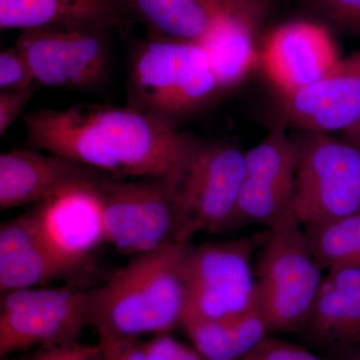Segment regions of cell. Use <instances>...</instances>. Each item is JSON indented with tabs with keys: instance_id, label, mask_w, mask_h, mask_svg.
<instances>
[{
	"instance_id": "27",
	"label": "cell",
	"mask_w": 360,
	"mask_h": 360,
	"mask_svg": "<svg viewBox=\"0 0 360 360\" xmlns=\"http://www.w3.org/2000/svg\"><path fill=\"white\" fill-rule=\"evenodd\" d=\"M25 360H103L99 343L85 345L77 340L39 347Z\"/></svg>"
},
{
	"instance_id": "29",
	"label": "cell",
	"mask_w": 360,
	"mask_h": 360,
	"mask_svg": "<svg viewBox=\"0 0 360 360\" xmlns=\"http://www.w3.org/2000/svg\"><path fill=\"white\" fill-rule=\"evenodd\" d=\"M103 360H148L139 338L98 341Z\"/></svg>"
},
{
	"instance_id": "4",
	"label": "cell",
	"mask_w": 360,
	"mask_h": 360,
	"mask_svg": "<svg viewBox=\"0 0 360 360\" xmlns=\"http://www.w3.org/2000/svg\"><path fill=\"white\" fill-rule=\"evenodd\" d=\"M259 248L257 302L269 333L302 330L324 276L302 225L265 231Z\"/></svg>"
},
{
	"instance_id": "26",
	"label": "cell",
	"mask_w": 360,
	"mask_h": 360,
	"mask_svg": "<svg viewBox=\"0 0 360 360\" xmlns=\"http://www.w3.org/2000/svg\"><path fill=\"white\" fill-rule=\"evenodd\" d=\"M148 360H206L195 347H189L168 333L155 335L142 342Z\"/></svg>"
},
{
	"instance_id": "20",
	"label": "cell",
	"mask_w": 360,
	"mask_h": 360,
	"mask_svg": "<svg viewBox=\"0 0 360 360\" xmlns=\"http://www.w3.org/2000/svg\"><path fill=\"white\" fill-rule=\"evenodd\" d=\"M255 21L239 14H219L210 32L198 42L220 89L236 86L262 61L253 37Z\"/></svg>"
},
{
	"instance_id": "21",
	"label": "cell",
	"mask_w": 360,
	"mask_h": 360,
	"mask_svg": "<svg viewBox=\"0 0 360 360\" xmlns=\"http://www.w3.org/2000/svg\"><path fill=\"white\" fill-rule=\"evenodd\" d=\"M153 39L200 42L217 20V11L200 0H120Z\"/></svg>"
},
{
	"instance_id": "8",
	"label": "cell",
	"mask_w": 360,
	"mask_h": 360,
	"mask_svg": "<svg viewBox=\"0 0 360 360\" xmlns=\"http://www.w3.org/2000/svg\"><path fill=\"white\" fill-rule=\"evenodd\" d=\"M264 234L189 245L184 321L217 319L238 314L255 304L257 283L252 257Z\"/></svg>"
},
{
	"instance_id": "32",
	"label": "cell",
	"mask_w": 360,
	"mask_h": 360,
	"mask_svg": "<svg viewBox=\"0 0 360 360\" xmlns=\"http://www.w3.org/2000/svg\"><path fill=\"white\" fill-rule=\"evenodd\" d=\"M343 360H360V349L357 350L354 354L349 355V356H347V359Z\"/></svg>"
},
{
	"instance_id": "16",
	"label": "cell",
	"mask_w": 360,
	"mask_h": 360,
	"mask_svg": "<svg viewBox=\"0 0 360 360\" xmlns=\"http://www.w3.org/2000/svg\"><path fill=\"white\" fill-rule=\"evenodd\" d=\"M309 342L343 360L360 349V267L324 272L307 323Z\"/></svg>"
},
{
	"instance_id": "24",
	"label": "cell",
	"mask_w": 360,
	"mask_h": 360,
	"mask_svg": "<svg viewBox=\"0 0 360 360\" xmlns=\"http://www.w3.org/2000/svg\"><path fill=\"white\" fill-rule=\"evenodd\" d=\"M309 4L348 34L360 37V0H309Z\"/></svg>"
},
{
	"instance_id": "25",
	"label": "cell",
	"mask_w": 360,
	"mask_h": 360,
	"mask_svg": "<svg viewBox=\"0 0 360 360\" xmlns=\"http://www.w3.org/2000/svg\"><path fill=\"white\" fill-rule=\"evenodd\" d=\"M239 360H323L307 348L274 338H266Z\"/></svg>"
},
{
	"instance_id": "3",
	"label": "cell",
	"mask_w": 360,
	"mask_h": 360,
	"mask_svg": "<svg viewBox=\"0 0 360 360\" xmlns=\"http://www.w3.org/2000/svg\"><path fill=\"white\" fill-rule=\"evenodd\" d=\"M129 89V105L172 122L221 90L200 44L153 37L135 51Z\"/></svg>"
},
{
	"instance_id": "10",
	"label": "cell",
	"mask_w": 360,
	"mask_h": 360,
	"mask_svg": "<svg viewBox=\"0 0 360 360\" xmlns=\"http://www.w3.org/2000/svg\"><path fill=\"white\" fill-rule=\"evenodd\" d=\"M89 326L87 290L23 288L2 293L0 356L77 340Z\"/></svg>"
},
{
	"instance_id": "1",
	"label": "cell",
	"mask_w": 360,
	"mask_h": 360,
	"mask_svg": "<svg viewBox=\"0 0 360 360\" xmlns=\"http://www.w3.org/2000/svg\"><path fill=\"white\" fill-rule=\"evenodd\" d=\"M33 146L99 170L135 179L170 176L193 139L165 120L129 105L80 103L25 115Z\"/></svg>"
},
{
	"instance_id": "5",
	"label": "cell",
	"mask_w": 360,
	"mask_h": 360,
	"mask_svg": "<svg viewBox=\"0 0 360 360\" xmlns=\"http://www.w3.org/2000/svg\"><path fill=\"white\" fill-rule=\"evenodd\" d=\"M106 240L125 255H139L189 245L198 233L184 217L167 177L98 184Z\"/></svg>"
},
{
	"instance_id": "23",
	"label": "cell",
	"mask_w": 360,
	"mask_h": 360,
	"mask_svg": "<svg viewBox=\"0 0 360 360\" xmlns=\"http://www.w3.org/2000/svg\"><path fill=\"white\" fill-rule=\"evenodd\" d=\"M35 82L27 59L18 46L0 53V87L2 91L26 89Z\"/></svg>"
},
{
	"instance_id": "9",
	"label": "cell",
	"mask_w": 360,
	"mask_h": 360,
	"mask_svg": "<svg viewBox=\"0 0 360 360\" xmlns=\"http://www.w3.org/2000/svg\"><path fill=\"white\" fill-rule=\"evenodd\" d=\"M297 149L283 127H276L258 146L246 151L245 177L233 212L220 233L248 225L276 231L298 221L295 212Z\"/></svg>"
},
{
	"instance_id": "22",
	"label": "cell",
	"mask_w": 360,
	"mask_h": 360,
	"mask_svg": "<svg viewBox=\"0 0 360 360\" xmlns=\"http://www.w3.org/2000/svg\"><path fill=\"white\" fill-rule=\"evenodd\" d=\"M302 227L324 272L360 267V214Z\"/></svg>"
},
{
	"instance_id": "28",
	"label": "cell",
	"mask_w": 360,
	"mask_h": 360,
	"mask_svg": "<svg viewBox=\"0 0 360 360\" xmlns=\"http://www.w3.org/2000/svg\"><path fill=\"white\" fill-rule=\"evenodd\" d=\"M37 86L30 85L26 89L6 90L0 94V135L6 134L26 104L32 98Z\"/></svg>"
},
{
	"instance_id": "14",
	"label": "cell",
	"mask_w": 360,
	"mask_h": 360,
	"mask_svg": "<svg viewBox=\"0 0 360 360\" xmlns=\"http://www.w3.org/2000/svg\"><path fill=\"white\" fill-rule=\"evenodd\" d=\"M285 118L310 134L343 131L360 120V51L315 84L285 96Z\"/></svg>"
},
{
	"instance_id": "6",
	"label": "cell",
	"mask_w": 360,
	"mask_h": 360,
	"mask_svg": "<svg viewBox=\"0 0 360 360\" xmlns=\"http://www.w3.org/2000/svg\"><path fill=\"white\" fill-rule=\"evenodd\" d=\"M297 149L295 212L300 224L360 214V146L328 134H311Z\"/></svg>"
},
{
	"instance_id": "31",
	"label": "cell",
	"mask_w": 360,
	"mask_h": 360,
	"mask_svg": "<svg viewBox=\"0 0 360 360\" xmlns=\"http://www.w3.org/2000/svg\"><path fill=\"white\" fill-rule=\"evenodd\" d=\"M345 139L352 143L356 144L360 146V120L355 123L354 127H350L345 132Z\"/></svg>"
},
{
	"instance_id": "12",
	"label": "cell",
	"mask_w": 360,
	"mask_h": 360,
	"mask_svg": "<svg viewBox=\"0 0 360 360\" xmlns=\"http://www.w3.org/2000/svg\"><path fill=\"white\" fill-rule=\"evenodd\" d=\"M260 54L267 77L284 96L319 82L340 60L328 30L309 21L279 26Z\"/></svg>"
},
{
	"instance_id": "11",
	"label": "cell",
	"mask_w": 360,
	"mask_h": 360,
	"mask_svg": "<svg viewBox=\"0 0 360 360\" xmlns=\"http://www.w3.org/2000/svg\"><path fill=\"white\" fill-rule=\"evenodd\" d=\"M103 28L54 25L21 32L16 46L35 82L60 89H86L105 75L108 45Z\"/></svg>"
},
{
	"instance_id": "17",
	"label": "cell",
	"mask_w": 360,
	"mask_h": 360,
	"mask_svg": "<svg viewBox=\"0 0 360 360\" xmlns=\"http://www.w3.org/2000/svg\"><path fill=\"white\" fill-rule=\"evenodd\" d=\"M34 212L47 240L78 264L108 243L98 184L68 189L37 205Z\"/></svg>"
},
{
	"instance_id": "30",
	"label": "cell",
	"mask_w": 360,
	"mask_h": 360,
	"mask_svg": "<svg viewBox=\"0 0 360 360\" xmlns=\"http://www.w3.org/2000/svg\"><path fill=\"white\" fill-rule=\"evenodd\" d=\"M217 13L240 14L257 20L262 13V0H200Z\"/></svg>"
},
{
	"instance_id": "7",
	"label": "cell",
	"mask_w": 360,
	"mask_h": 360,
	"mask_svg": "<svg viewBox=\"0 0 360 360\" xmlns=\"http://www.w3.org/2000/svg\"><path fill=\"white\" fill-rule=\"evenodd\" d=\"M245 170L246 153L238 146L193 139L167 179L194 229L220 233L236 208Z\"/></svg>"
},
{
	"instance_id": "19",
	"label": "cell",
	"mask_w": 360,
	"mask_h": 360,
	"mask_svg": "<svg viewBox=\"0 0 360 360\" xmlns=\"http://www.w3.org/2000/svg\"><path fill=\"white\" fill-rule=\"evenodd\" d=\"M180 326L206 360H239L269 333L257 302L238 314L184 319Z\"/></svg>"
},
{
	"instance_id": "13",
	"label": "cell",
	"mask_w": 360,
	"mask_h": 360,
	"mask_svg": "<svg viewBox=\"0 0 360 360\" xmlns=\"http://www.w3.org/2000/svg\"><path fill=\"white\" fill-rule=\"evenodd\" d=\"M104 172L66 160L27 150L0 155V210L44 202L68 189L97 186Z\"/></svg>"
},
{
	"instance_id": "2",
	"label": "cell",
	"mask_w": 360,
	"mask_h": 360,
	"mask_svg": "<svg viewBox=\"0 0 360 360\" xmlns=\"http://www.w3.org/2000/svg\"><path fill=\"white\" fill-rule=\"evenodd\" d=\"M189 245L134 255L103 285L87 290L89 326L98 341L168 333L181 326Z\"/></svg>"
},
{
	"instance_id": "18",
	"label": "cell",
	"mask_w": 360,
	"mask_h": 360,
	"mask_svg": "<svg viewBox=\"0 0 360 360\" xmlns=\"http://www.w3.org/2000/svg\"><path fill=\"white\" fill-rule=\"evenodd\" d=\"M127 9L120 0H0L1 30L54 25L117 27Z\"/></svg>"
},
{
	"instance_id": "15",
	"label": "cell",
	"mask_w": 360,
	"mask_h": 360,
	"mask_svg": "<svg viewBox=\"0 0 360 360\" xmlns=\"http://www.w3.org/2000/svg\"><path fill=\"white\" fill-rule=\"evenodd\" d=\"M84 265L68 259L45 238L34 210L0 226V291L32 288L70 276Z\"/></svg>"
}]
</instances>
